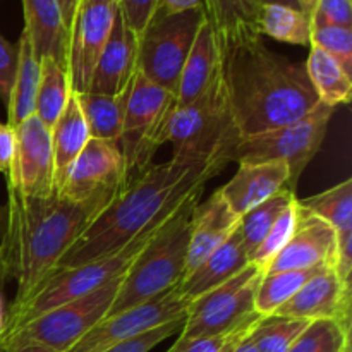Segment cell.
<instances>
[{"mask_svg": "<svg viewBox=\"0 0 352 352\" xmlns=\"http://www.w3.org/2000/svg\"><path fill=\"white\" fill-rule=\"evenodd\" d=\"M351 282L333 267L309 278L275 315L308 320H337L351 325Z\"/></svg>", "mask_w": 352, "mask_h": 352, "instance_id": "obj_17", "label": "cell"}, {"mask_svg": "<svg viewBox=\"0 0 352 352\" xmlns=\"http://www.w3.org/2000/svg\"><path fill=\"white\" fill-rule=\"evenodd\" d=\"M306 72L320 103L339 107L349 103L352 96V76L336 58L316 47H309L305 62Z\"/></svg>", "mask_w": 352, "mask_h": 352, "instance_id": "obj_26", "label": "cell"}, {"mask_svg": "<svg viewBox=\"0 0 352 352\" xmlns=\"http://www.w3.org/2000/svg\"><path fill=\"white\" fill-rule=\"evenodd\" d=\"M16 151V133L9 124L0 122V172L9 174Z\"/></svg>", "mask_w": 352, "mask_h": 352, "instance_id": "obj_43", "label": "cell"}, {"mask_svg": "<svg viewBox=\"0 0 352 352\" xmlns=\"http://www.w3.org/2000/svg\"><path fill=\"white\" fill-rule=\"evenodd\" d=\"M170 217L148 227L146 230H143L140 236L134 237L131 243H127L122 250L116 251V253L96 258V260L78 265V267L52 272L47 280L36 289V292L24 305L9 311V315L6 316L3 333L24 325L30 320L36 318V316L43 315L50 309L58 308L65 302L93 294L116 278L126 275L134 260L150 244V241L160 232V229L168 222Z\"/></svg>", "mask_w": 352, "mask_h": 352, "instance_id": "obj_5", "label": "cell"}, {"mask_svg": "<svg viewBox=\"0 0 352 352\" xmlns=\"http://www.w3.org/2000/svg\"><path fill=\"white\" fill-rule=\"evenodd\" d=\"M205 21V9L165 12L158 7L138 38V72L175 95L182 67Z\"/></svg>", "mask_w": 352, "mask_h": 352, "instance_id": "obj_8", "label": "cell"}, {"mask_svg": "<svg viewBox=\"0 0 352 352\" xmlns=\"http://www.w3.org/2000/svg\"><path fill=\"white\" fill-rule=\"evenodd\" d=\"M188 306L175 285L144 305L100 320L69 352H103L148 330L184 318Z\"/></svg>", "mask_w": 352, "mask_h": 352, "instance_id": "obj_12", "label": "cell"}, {"mask_svg": "<svg viewBox=\"0 0 352 352\" xmlns=\"http://www.w3.org/2000/svg\"><path fill=\"white\" fill-rule=\"evenodd\" d=\"M122 277L76 301L50 309L2 336L3 352H69L91 327L105 318Z\"/></svg>", "mask_w": 352, "mask_h": 352, "instance_id": "obj_6", "label": "cell"}, {"mask_svg": "<svg viewBox=\"0 0 352 352\" xmlns=\"http://www.w3.org/2000/svg\"><path fill=\"white\" fill-rule=\"evenodd\" d=\"M217 43L227 116L237 140L296 122L320 103L305 62L270 50L260 33Z\"/></svg>", "mask_w": 352, "mask_h": 352, "instance_id": "obj_1", "label": "cell"}, {"mask_svg": "<svg viewBox=\"0 0 352 352\" xmlns=\"http://www.w3.org/2000/svg\"><path fill=\"white\" fill-rule=\"evenodd\" d=\"M17 69V45L10 43L9 40L0 34V98L9 102L10 91H12L14 78Z\"/></svg>", "mask_w": 352, "mask_h": 352, "instance_id": "obj_42", "label": "cell"}, {"mask_svg": "<svg viewBox=\"0 0 352 352\" xmlns=\"http://www.w3.org/2000/svg\"><path fill=\"white\" fill-rule=\"evenodd\" d=\"M164 140L174 144V153L196 157L226 153L237 138L227 116L220 74L195 102L172 110L165 124Z\"/></svg>", "mask_w": 352, "mask_h": 352, "instance_id": "obj_11", "label": "cell"}, {"mask_svg": "<svg viewBox=\"0 0 352 352\" xmlns=\"http://www.w3.org/2000/svg\"><path fill=\"white\" fill-rule=\"evenodd\" d=\"M232 352H260V349H258L256 344L253 342V339H251V332H250L244 339H241L239 342H237V346L234 347Z\"/></svg>", "mask_w": 352, "mask_h": 352, "instance_id": "obj_46", "label": "cell"}, {"mask_svg": "<svg viewBox=\"0 0 352 352\" xmlns=\"http://www.w3.org/2000/svg\"><path fill=\"white\" fill-rule=\"evenodd\" d=\"M184 320L186 316L181 320H175V322L165 323V325L157 327L153 330H148L144 333H140V336L133 337V339L126 340V342L117 344V346L110 347V349L103 352H150L160 342H164V340L170 339L172 336L181 332L182 327H184Z\"/></svg>", "mask_w": 352, "mask_h": 352, "instance_id": "obj_39", "label": "cell"}, {"mask_svg": "<svg viewBox=\"0 0 352 352\" xmlns=\"http://www.w3.org/2000/svg\"><path fill=\"white\" fill-rule=\"evenodd\" d=\"M311 16L305 10L282 3H263L258 14L260 34L274 38L282 43L309 47L311 38Z\"/></svg>", "mask_w": 352, "mask_h": 352, "instance_id": "obj_29", "label": "cell"}, {"mask_svg": "<svg viewBox=\"0 0 352 352\" xmlns=\"http://www.w3.org/2000/svg\"><path fill=\"white\" fill-rule=\"evenodd\" d=\"M296 210H298V198L287 206V208L282 212V215L278 217L277 222L274 223L270 230H268L267 236L263 237L260 244H258L256 250L251 253L250 263L256 265V267L263 268L267 272L268 265L274 261V258L280 253L282 248L287 244V241L291 239L292 230L296 226Z\"/></svg>", "mask_w": 352, "mask_h": 352, "instance_id": "obj_36", "label": "cell"}, {"mask_svg": "<svg viewBox=\"0 0 352 352\" xmlns=\"http://www.w3.org/2000/svg\"><path fill=\"white\" fill-rule=\"evenodd\" d=\"M313 28H352V0H316L311 12Z\"/></svg>", "mask_w": 352, "mask_h": 352, "instance_id": "obj_40", "label": "cell"}, {"mask_svg": "<svg viewBox=\"0 0 352 352\" xmlns=\"http://www.w3.org/2000/svg\"><path fill=\"white\" fill-rule=\"evenodd\" d=\"M298 203L329 222L337 237L352 236V179H346L320 195L298 199Z\"/></svg>", "mask_w": 352, "mask_h": 352, "instance_id": "obj_32", "label": "cell"}, {"mask_svg": "<svg viewBox=\"0 0 352 352\" xmlns=\"http://www.w3.org/2000/svg\"><path fill=\"white\" fill-rule=\"evenodd\" d=\"M0 352H3V346H2V340H0Z\"/></svg>", "mask_w": 352, "mask_h": 352, "instance_id": "obj_51", "label": "cell"}, {"mask_svg": "<svg viewBox=\"0 0 352 352\" xmlns=\"http://www.w3.org/2000/svg\"><path fill=\"white\" fill-rule=\"evenodd\" d=\"M333 112L336 107L318 103L311 112L296 122L256 136L236 140L226 150L227 162H282L291 170V188L296 191L302 172L325 141Z\"/></svg>", "mask_w": 352, "mask_h": 352, "instance_id": "obj_7", "label": "cell"}, {"mask_svg": "<svg viewBox=\"0 0 352 352\" xmlns=\"http://www.w3.org/2000/svg\"><path fill=\"white\" fill-rule=\"evenodd\" d=\"M38 85H40V60L34 55L26 31L23 30L17 41V69L12 91L7 102V124L19 126L34 113Z\"/></svg>", "mask_w": 352, "mask_h": 352, "instance_id": "obj_25", "label": "cell"}, {"mask_svg": "<svg viewBox=\"0 0 352 352\" xmlns=\"http://www.w3.org/2000/svg\"><path fill=\"white\" fill-rule=\"evenodd\" d=\"M72 95L69 71L62 67L54 58L40 60V85H38L36 102H34V116L52 129L57 122L58 116L67 105Z\"/></svg>", "mask_w": 352, "mask_h": 352, "instance_id": "obj_30", "label": "cell"}, {"mask_svg": "<svg viewBox=\"0 0 352 352\" xmlns=\"http://www.w3.org/2000/svg\"><path fill=\"white\" fill-rule=\"evenodd\" d=\"M308 323V320L292 316H261L251 330V339L260 352H287Z\"/></svg>", "mask_w": 352, "mask_h": 352, "instance_id": "obj_35", "label": "cell"}, {"mask_svg": "<svg viewBox=\"0 0 352 352\" xmlns=\"http://www.w3.org/2000/svg\"><path fill=\"white\" fill-rule=\"evenodd\" d=\"M52 151H54V168H55V191L64 181L65 172L69 170L72 162L78 158L82 148L89 141V131L86 120L82 117L76 95L72 93L67 105L58 116L57 122L50 129Z\"/></svg>", "mask_w": 352, "mask_h": 352, "instance_id": "obj_24", "label": "cell"}, {"mask_svg": "<svg viewBox=\"0 0 352 352\" xmlns=\"http://www.w3.org/2000/svg\"><path fill=\"white\" fill-rule=\"evenodd\" d=\"M282 189L294 191L291 188V170L287 165L282 162H244L239 164L234 177L219 191L229 208L241 219Z\"/></svg>", "mask_w": 352, "mask_h": 352, "instance_id": "obj_19", "label": "cell"}, {"mask_svg": "<svg viewBox=\"0 0 352 352\" xmlns=\"http://www.w3.org/2000/svg\"><path fill=\"white\" fill-rule=\"evenodd\" d=\"M124 188L126 174L119 144L89 138L55 192L72 203H82L105 191Z\"/></svg>", "mask_w": 352, "mask_h": 352, "instance_id": "obj_15", "label": "cell"}, {"mask_svg": "<svg viewBox=\"0 0 352 352\" xmlns=\"http://www.w3.org/2000/svg\"><path fill=\"white\" fill-rule=\"evenodd\" d=\"M248 265H250V256L237 227L222 246L217 248L195 272L182 278L179 284V292L186 301L192 302L236 277Z\"/></svg>", "mask_w": 352, "mask_h": 352, "instance_id": "obj_21", "label": "cell"}, {"mask_svg": "<svg viewBox=\"0 0 352 352\" xmlns=\"http://www.w3.org/2000/svg\"><path fill=\"white\" fill-rule=\"evenodd\" d=\"M227 164L226 153L206 157L174 153L170 160L148 167L96 217L55 270L78 267L122 250L148 227L170 217L189 198L205 191L208 181Z\"/></svg>", "mask_w": 352, "mask_h": 352, "instance_id": "obj_2", "label": "cell"}, {"mask_svg": "<svg viewBox=\"0 0 352 352\" xmlns=\"http://www.w3.org/2000/svg\"><path fill=\"white\" fill-rule=\"evenodd\" d=\"M220 74V50L208 19L201 24L188 55L177 89L174 109L188 105L201 96Z\"/></svg>", "mask_w": 352, "mask_h": 352, "instance_id": "obj_23", "label": "cell"}, {"mask_svg": "<svg viewBox=\"0 0 352 352\" xmlns=\"http://www.w3.org/2000/svg\"><path fill=\"white\" fill-rule=\"evenodd\" d=\"M112 189L93 199L72 203L55 192L31 198L7 186V206L2 210L0 261L3 275L17 282L9 311L19 308L57 268L78 237L119 196Z\"/></svg>", "mask_w": 352, "mask_h": 352, "instance_id": "obj_3", "label": "cell"}, {"mask_svg": "<svg viewBox=\"0 0 352 352\" xmlns=\"http://www.w3.org/2000/svg\"><path fill=\"white\" fill-rule=\"evenodd\" d=\"M91 140L119 143L122 133L127 96H107L96 93H74Z\"/></svg>", "mask_w": 352, "mask_h": 352, "instance_id": "obj_27", "label": "cell"}, {"mask_svg": "<svg viewBox=\"0 0 352 352\" xmlns=\"http://www.w3.org/2000/svg\"><path fill=\"white\" fill-rule=\"evenodd\" d=\"M124 23L138 38L148 26L158 9V0H117Z\"/></svg>", "mask_w": 352, "mask_h": 352, "instance_id": "obj_41", "label": "cell"}, {"mask_svg": "<svg viewBox=\"0 0 352 352\" xmlns=\"http://www.w3.org/2000/svg\"><path fill=\"white\" fill-rule=\"evenodd\" d=\"M265 270L250 263L241 274L189 302L181 339L229 333L260 318L254 309L258 285Z\"/></svg>", "mask_w": 352, "mask_h": 352, "instance_id": "obj_10", "label": "cell"}, {"mask_svg": "<svg viewBox=\"0 0 352 352\" xmlns=\"http://www.w3.org/2000/svg\"><path fill=\"white\" fill-rule=\"evenodd\" d=\"M117 2L81 0L69 36V78L72 93L89 89L93 71L112 31Z\"/></svg>", "mask_w": 352, "mask_h": 352, "instance_id": "obj_14", "label": "cell"}, {"mask_svg": "<svg viewBox=\"0 0 352 352\" xmlns=\"http://www.w3.org/2000/svg\"><path fill=\"white\" fill-rule=\"evenodd\" d=\"M260 3H282V6H289V7H294V9H301L298 0H260ZM302 10V9H301Z\"/></svg>", "mask_w": 352, "mask_h": 352, "instance_id": "obj_47", "label": "cell"}, {"mask_svg": "<svg viewBox=\"0 0 352 352\" xmlns=\"http://www.w3.org/2000/svg\"><path fill=\"white\" fill-rule=\"evenodd\" d=\"M57 3H58V9H60L62 21H64L65 30H67L69 36H71L72 24H74L76 14H78V9H79V3H81V0H57Z\"/></svg>", "mask_w": 352, "mask_h": 352, "instance_id": "obj_45", "label": "cell"}, {"mask_svg": "<svg viewBox=\"0 0 352 352\" xmlns=\"http://www.w3.org/2000/svg\"><path fill=\"white\" fill-rule=\"evenodd\" d=\"M203 192L189 198L134 260L120 282L109 315L144 305L182 282L188 263L191 217Z\"/></svg>", "mask_w": 352, "mask_h": 352, "instance_id": "obj_4", "label": "cell"}, {"mask_svg": "<svg viewBox=\"0 0 352 352\" xmlns=\"http://www.w3.org/2000/svg\"><path fill=\"white\" fill-rule=\"evenodd\" d=\"M24 31L38 60L48 57L69 71V33L57 0H23Z\"/></svg>", "mask_w": 352, "mask_h": 352, "instance_id": "obj_22", "label": "cell"}, {"mask_svg": "<svg viewBox=\"0 0 352 352\" xmlns=\"http://www.w3.org/2000/svg\"><path fill=\"white\" fill-rule=\"evenodd\" d=\"M239 223L241 219L229 208L219 189L206 201H199L191 217V237L184 277L195 272L217 248L222 246Z\"/></svg>", "mask_w": 352, "mask_h": 352, "instance_id": "obj_20", "label": "cell"}, {"mask_svg": "<svg viewBox=\"0 0 352 352\" xmlns=\"http://www.w3.org/2000/svg\"><path fill=\"white\" fill-rule=\"evenodd\" d=\"M298 2H299V6H301V9L305 10L306 14H309V16H311L313 9H315V6H316V0H298Z\"/></svg>", "mask_w": 352, "mask_h": 352, "instance_id": "obj_48", "label": "cell"}, {"mask_svg": "<svg viewBox=\"0 0 352 352\" xmlns=\"http://www.w3.org/2000/svg\"><path fill=\"white\" fill-rule=\"evenodd\" d=\"M112 2H117V0H112Z\"/></svg>", "mask_w": 352, "mask_h": 352, "instance_id": "obj_52", "label": "cell"}, {"mask_svg": "<svg viewBox=\"0 0 352 352\" xmlns=\"http://www.w3.org/2000/svg\"><path fill=\"white\" fill-rule=\"evenodd\" d=\"M260 0H205L206 19L212 24L217 41L239 34L260 33Z\"/></svg>", "mask_w": 352, "mask_h": 352, "instance_id": "obj_28", "label": "cell"}, {"mask_svg": "<svg viewBox=\"0 0 352 352\" xmlns=\"http://www.w3.org/2000/svg\"><path fill=\"white\" fill-rule=\"evenodd\" d=\"M287 352H351V325L337 320H315Z\"/></svg>", "mask_w": 352, "mask_h": 352, "instance_id": "obj_34", "label": "cell"}, {"mask_svg": "<svg viewBox=\"0 0 352 352\" xmlns=\"http://www.w3.org/2000/svg\"><path fill=\"white\" fill-rule=\"evenodd\" d=\"M3 330H6V313H3V299L0 294V339L3 336Z\"/></svg>", "mask_w": 352, "mask_h": 352, "instance_id": "obj_49", "label": "cell"}, {"mask_svg": "<svg viewBox=\"0 0 352 352\" xmlns=\"http://www.w3.org/2000/svg\"><path fill=\"white\" fill-rule=\"evenodd\" d=\"M309 47H316L336 58L352 76V30L342 26H318L311 30Z\"/></svg>", "mask_w": 352, "mask_h": 352, "instance_id": "obj_37", "label": "cell"}, {"mask_svg": "<svg viewBox=\"0 0 352 352\" xmlns=\"http://www.w3.org/2000/svg\"><path fill=\"white\" fill-rule=\"evenodd\" d=\"M261 318V316H260ZM258 318V320H260ZM258 320L241 327L229 333H220V336H205V337H192V339H181L174 342L167 352H232L241 339L248 336L256 325Z\"/></svg>", "mask_w": 352, "mask_h": 352, "instance_id": "obj_38", "label": "cell"}, {"mask_svg": "<svg viewBox=\"0 0 352 352\" xmlns=\"http://www.w3.org/2000/svg\"><path fill=\"white\" fill-rule=\"evenodd\" d=\"M16 151L7 186L31 198L55 195V168L50 129L36 116L14 127Z\"/></svg>", "mask_w": 352, "mask_h": 352, "instance_id": "obj_13", "label": "cell"}, {"mask_svg": "<svg viewBox=\"0 0 352 352\" xmlns=\"http://www.w3.org/2000/svg\"><path fill=\"white\" fill-rule=\"evenodd\" d=\"M174 93L153 85L138 72L117 143L124 160L126 186L151 167L155 153L165 143V124L174 110Z\"/></svg>", "mask_w": 352, "mask_h": 352, "instance_id": "obj_9", "label": "cell"}, {"mask_svg": "<svg viewBox=\"0 0 352 352\" xmlns=\"http://www.w3.org/2000/svg\"><path fill=\"white\" fill-rule=\"evenodd\" d=\"M327 267L299 268V270L265 272L254 299V309L258 315H275L306 282Z\"/></svg>", "mask_w": 352, "mask_h": 352, "instance_id": "obj_31", "label": "cell"}, {"mask_svg": "<svg viewBox=\"0 0 352 352\" xmlns=\"http://www.w3.org/2000/svg\"><path fill=\"white\" fill-rule=\"evenodd\" d=\"M296 196V191L291 189H282L280 192H277L275 196H272L270 199L263 201L261 205L254 206L251 212H248L246 215L241 217L239 230L241 236H243L244 246L248 250V256H251L254 250L258 248V244L263 241V237L267 236L268 230L274 227V223L277 222L278 217L282 215L285 208L291 205Z\"/></svg>", "mask_w": 352, "mask_h": 352, "instance_id": "obj_33", "label": "cell"}, {"mask_svg": "<svg viewBox=\"0 0 352 352\" xmlns=\"http://www.w3.org/2000/svg\"><path fill=\"white\" fill-rule=\"evenodd\" d=\"M158 7L165 12H182L189 9H205V0H158Z\"/></svg>", "mask_w": 352, "mask_h": 352, "instance_id": "obj_44", "label": "cell"}, {"mask_svg": "<svg viewBox=\"0 0 352 352\" xmlns=\"http://www.w3.org/2000/svg\"><path fill=\"white\" fill-rule=\"evenodd\" d=\"M339 241L329 222L298 203L291 239L268 265L267 272L299 270L313 267H337Z\"/></svg>", "mask_w": 352, "mask_h": 352, "instance_id": "obj_16", "label": "cell"}, {"mask_svg": "<svg viewBox=\"0 0 352 352\" xmlns=\"http://www.w3.org/2000/svg\"><path fill=\"white\" fill-rule=\"evenodd\" d=\"M138 74V36L127 28L117 7L112 31L100 54L86 93L127 96Z\"/></svg>", "mask_w": 352, "mask_h": 352, "instance_id": "obj_18", "label": "cell"}, {"mask_svg": "<svg viewBox=\"0 0 352 352\" xmlns=\"http://www.w3.org/2000/svg\"><path fill=\"white\" fill-rule=\"evenodd\" d=\"M0 229H2V217H0ZM6 280V275H3V268H2V261H0V284Z\"/></svg>", "mask_w": 352, "mask_h": 352, "instance_id": "obj_50", "label": "cell"}]
</instances>
